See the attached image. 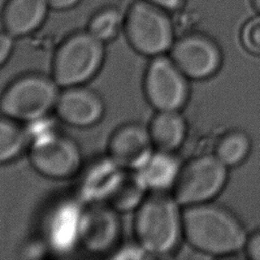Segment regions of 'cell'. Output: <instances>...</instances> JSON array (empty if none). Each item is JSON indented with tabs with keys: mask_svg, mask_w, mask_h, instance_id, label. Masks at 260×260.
<instances>
[{
	"mask_svg": "<svg viewBox=\"0 0 260 260\" xmlns=\"http://www.w3.org/2000/svg\"><path fill=\"white\" fill-rule=\"evenodd\" d=\"M154 150L148 128L139 123H127L112 133L106 153L122 169L137 171L149 159Z\"/></svg>",
	"mask_w": 260,
	"mask_h": 260,
	"instance_id": "12",
	"label": "cell"
},
{
	"mask_svg": "<svg viewBox=\"0 0 260 260\" xmlns=\"http://www.w3.org/2000/svg\"><path fill=\"white\" fill-rule=\"evenodd\" d=\"M170 57L180 70L192 79H203L213 75L221 64V52L209 37L191 32L175 40Z\"/></svg>",
	"mask_w": 260,
	"mask_h": 260,
	"instance_id": "10",
	"label": "cell"
},
{
	"mask_svg": "<svg viewBox=\"0 0 260 260\" xmlns=\"http://www.w3.org/2000/svg\"><path fill=\"white\" fill-rule=\"evenodd\" d=\"M241 42L248 52L260 56V14L252 17L243 25Z\"/></svg>",
	"mask_w": 260,
	"mask_h": 260,
	"instance_id": "22",
	"label": "cell"
},
{
	"mask_svg": "<svg viewBox=\"0 0 260 260\" xmlns=\"http://www.w3.org/2000/svg\"><path fill=\"white\" fill-rule=\"evenodd\" d=\"M50 9L68 10L75 7L80 0H47Z\"/></svg>",
	"mask_w": 260,
	"mask_h": 260,
	"instance_id": "27",
	"label": "cell"
},
{
	"mask_svg": "<svg viewBox=\"0 0 260 260\" xmlns=\"http://www.w3.org/2000/svg\"><path fill=\"white\" fill-rule=\"evenodd\" d=\"M149 190L137 171L125 170L108 203L120 213L135 211L149 194Z\"/></svg>",
	"mask_w": 260,
	"mask_h": 260,
	"instance_id": "18",
	"label": "cell"
},
{
	"mask_svg": "<svg viewBox=\"0 0 260 260\" xmlns=\"http://www.w3.org/2000/svg\"><path fill=\"white\" fill-rule=\"evenodd\" d=\"M61 87L50 75L31 72L12 80L0 94V112L24 125L54 112Z\"/></svg>",
	"mask_w": 260,
	"mask_h": 260,
	"instance_id": "3",
	"label": "cell"
},
{
	"mask_svg": "<svg viewBox=\"0 0 260 260\" xmlns=\"http://www.w3.org/2000/svg\"><path fill=\"white\" fill-rule=\"evenodd\" d=\"M84 204L75 199L57 203L45 221V243L57 253L70 252L79 244L81 216Z\"/></svg>",
	"mask_w": 260,
	"mask_h": 260,
	"instance_id": "14",
	"label": "cell"
},
{
	"mask_svg": "<svg viewBox=\"0 0 260 260\" xmlns=\"http://www.w3.org/2000/svg\"><path fill=\"white\" fill-rule=\"evenodd\" d=\"M120 212L108 202L84 204L80 223L79 245L89 254L113 253L120 245Z\"/></svg>",
	"mask_w": 260,
	"mask_h": 260,
	"instance_id": "9",
	"label": "cell"
},
{
	"mask_svg": "<svg viewBox=\"0 0 260 260\" xmlns=\"http://www.w3.org/2000/svg\"><path fill=\"white\" fill-rule=\"evenodd\" d=\"M181 168L178 157L173 152L155 149L137 172L149 192H166L175 186Z\"/></svg>",
	"mask_w": 260,
	"mask_h": 260,
	"instance_id": "16",
	"label": "cell"
},
{
	"mask_svg": "<svg viewBox=\"0 0 260 260\" xmlns=\"http://www.w3.org/2000/svg\"><path fill=\"white\" fill-rule=\"evenodd\" d=\"M50 10L47 0H8L2 13L3 29L21 38L38 30Z\"/></svg>",
	"mask_w": 260,
	"mask_h": 260,
	"instance_id": "15",
	"label": "cell"
},
{
	"mask_svg": "<svg viewBox=\"0 0 260 260\" xmlns=\"http://www.w3.org/2000/svg\"><path fill=\"white\" fill-rule=\"evenodd\" d=\"M27 153L35 171L53 180L75 178L83 165L77 141L56 126L30 136Z\"/></svg>",
	"mask_w": 260,
	"mask_h": 260,
	"instance_id": "6",
	"label": "cell"
},
{
	"mask_svg": "<svg viewBox=\"0 0 260 260\" xmlns=\"http://www.w3.org/2000/svg\"><path fill=\"white\" fill-rule=\"evenodd\" d=\"M245 252L248 258L252 260H260V229L248 237Z\"/></svg>",
	"mask_w": 260,
	"mask_h": 260,
	"instance_id": "25",
	"label": "cell"
},
{
	"mask_svg": "<svg viewBox=\"0 0 260 260\" xmlns=\"http://www.w3.org/2000/svg\"><path fill=\"white\" fill-rule=\"evenodd\" d=\"M133 232L148 256L172 254L184 236L180 203L166 192H150L134 211Z\"/></svg>",
	"mask_w": 260,
	"mask_h": 260,
	"instance_id": "2",
	"label": "cell"
},
{
	"mask_svg": "<svg viewBox=\"0 0 260 260\" xmlns=\"http://www.w3.org/2000/svg\"><path fill=\"white\" fill-rule=\"evenodd\" d=\"M29 135L24 124L0 116V165L9 164L28 149Z\"/></svg>",
	"mask_w": 260,
	"mask_h": 260,
	"instance_id": "19",
	"label": "cell"
},
{
	"mask_svg": "<svg viewBox=\"0 0 260 260\" xmlns=\"http://www.w3.org/2000/svg\"><path fill=\"white\" fill-rule=\"evenodd\" d=\"M156 150L174 152L186 137L187 125L179 111H156L147 126Z\"/></svg>",
	"mask_w": 260,
	"mask_h": 260,
	"instance_id": "17",
	"label": "cell"
},
{
	"mask_svg": "<svg viewBox=\"0 0 260 260\" xmlns=\"http://www.w3.org/2000/svg\"><path fill=\"white\" fill-rule=\"evenodd\" d=\"M228 167L215 154L197 156L182 166L173 187V196L180 205L210 202L223 189Z\"/></svg>",
	"mask_w": 260,
	"mask_h": 260,
	"instance_id": "7",
	"label": "cell"
},
{
	"mask_svg": "<svg viewBox=\"0 0 260 260\" xmlns=\"http://www.w3.org/2000/svg\"><path fill=\"white\" fill-rule=\"evenodd\" d=\"M125 15L114 7L96 12L89 20L87 30L103 43L115 40L124 29Z\"/></svg>",
	"mask_w": 260,
	"mask_h": 260,
	"instance_id": "21",
	"label": "cell"
},
{
	"mask_svg": "<svg viewBox=\"0 0 260 260\" xmlns=\"http://www.w3.org/2000/svg\"><path fill=\"white\" fill-rule=\"evenodd\" d=\"M168 11H176L183 7L185 0H145Z\"/></svg>",
	"mask_w": 260,
	"mask_h": 260,
	"instance_id": "26",
	"label": "cell"
},
{
	"mask_svg": "<svg viewBox=\"0 0 260 260\" xmlns=\"http://www.w3.org/2000/svg\"><path fill=\"white\" fill-rule=\"evenodd\" d=\"M105 45L87 29L73 32L56 49L51 76L61 88L86 84L104 65Z\"/></svg>",
	"mask_w": 260,
	"mask_h": 260,
	"instance_id": "4",
	"label": "cell"
},
{
	"mask_svg": "<svg viewBox=\"0 0 260 260\" xmlns=\"http://www.w3.org/2000/svg\"><path fill=\"white\" fill-rule=\"evenodd\" d=\"M148 256L143 248L135 241L130 245H119V247L112 253V258L115 259H142Z\"/></svg>",
	"mask_w": 260,
	"mask_h": 260,
	"instance_id": "23",
	"label": "cell"
},
{
	"mask_svg": "<svg viewBox=\"0 0 260 260\" xmlns=\"http://www.w3.org/2000/svg\"><path fill=\"white\" fill-rule=\"evenodd\" d=\"M143 91L156 111H180L189 96L188 77L171 57L151 58L143 77Z\"/></svg>",
	"mask_w": 260,
	"mask_h": 260,
	"instance_id": "8",
	"label": "cell"
},
{
	"mask_svg": "<svg viewBox=\"0 0 260 260\" xmlns=\"http://www.w3.org/2000/svg\"><path fill=\"white\" fill-rule=\"evenodd\" d=\"M124 172L107 153L91 158L75 176V197L83 204L107 202Z\"/></svg>",
	"mask_w": 260,
	"mask_h": 260,
	"instance_id": "11",
	"label": "cell"
},
{
	"mask_svg": "<svg viewBox=\"0 0 260 260\" xmlns=\"http://www.w3.org/2000/svg\"><path fill=\"white\" fill-rule=\"evenodd\" d=\"M15 38L6 30H0V68L9 60L13 48Z\"/></svg>",
	"mask_w": 260,
	"mask_h": 260,
	"instance_id": "24",
	"label": "cell"
},
{
	"mask_svg": "<svg viewBox=\"0 0 260 260\" xmlns=\"http://www.w3.org/2000/svg\"><path fill=\"white\" fill-rule=\"evenodd\" d=\"M105 111L102 96L85 84L62 88L54 110L61 122L75 128L94 126L103 119Z\"/></svg>",
	"mask_w": 260,
	"mask_h": 260,
	"instance_id": "13",
	"label": "cell"
},
{
	"mask_svg": "<svg viewBox=\"0 0 260 260\" xmlns=\"http://www.w3.org/2000/svg\"><path fill=\"white\" fill-rule=\"evenodd\" d=\"M251 148L249 136L241 130L226 132L218 140L215 147V155L226 167H235L242 164L248 156Z\"/></svg>",
	"mask_w": 260,
	"mask_h": 260,
	"instance_id": "20",
	"label": "cell"
},
{
	"mask_svg": "<svg viewBox=\"0 0 260 260\" xmlns=\"http://www.w3.org/2000/svg\"><path fill=\"white\" fill-rule=\"evenodd\" d=\"M169 12L145 0H138L130 6L123 30L136 53L153 58L171 50L175 42V26Z\"/></svg>",
	"mask_w": 260,
	"mask_h": 260,
	"instance_id": "5",
	"label": "cell"
},
{
	"mask_svg": "<svg viewBox=\"0 0 260 260\" xmlns=\"http://www.w3.org/2000/svg\"><path fill=\"white\" fill-rule=\"evenodd\" d=\"M183 234L190 246L211 256L238 253L248 240L242 222L228 209L210 202L186 207Z\"/></svg>",
	"mask_w": 260,
	"mask_h": 260,
	"instance_id": "1",
	"label": "cell"
},
{
	"mask_svg": "<svg viewBox=\"0 0 260 260\" xmlns=\"http://www.w3.org/2000/svg\"><path fill=\"white\" fill-rule=\"evenodd\" d=\"M251 2L255 10L260 14V0H251Z\"/></svg>",
	"mask_w": 260,
	"mask_h": 260,
	"instance_id": "28",
	"label": "cell"
}]
</instances>
